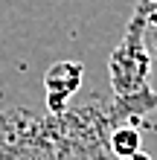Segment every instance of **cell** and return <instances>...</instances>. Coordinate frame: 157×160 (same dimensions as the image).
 <instances>
[{
    "mask_svg": "<svg viewBox=\"0 0 157 160\" xmlns=\"http://www.w3.org/2000/svg\"><path fill=\"white\" fill-rule=\"evenodd\" d=\"M145 23H149V6H137L119 47L108 58V73L114 84L116 99H128L137 93H149L151 79V55L145 50Z\"/></svg>",
    "mask_w": 157,
    "mask_h": 160,
    "instance_id": "1",
    "label": "cell"
},
{
    "mask_svg": "<svg viewBox=\"0 0 157 160\" xmlns=\"http://www.w3.org/2000/svg\"><path fill=\"white\" fill-rule=\"evenodd\" d=\"M85 67L79 61H58L52 64L44 76V88H47V108L52 114H61L67 108V99L79 90Z\"/></svg>",
    "mask_w": 157,
    "mask_h": 160,
    "instance_id": "2",
    "label": "cell"
},
{
    "mask_svg": "<svg viewBox=\"0 0 157 160\" xmlns=\"http://www.w3.org/2000/svg\"><path fill=\"white\" fill-rule=\"evenodd\" d=\"M110 148H114L116 157H128V154H134V152L143 148V137H140V131L134 125H119L114 134H110Z\"/></svg>",
    "mask_w": 157,
    "mask_h": 160,
    "instance_id": "3",
    "label": "cell"
},
{
    "mask_svg": "<svg viewBox=\"0 0 157 160\" xmlns=\"http://www.w3.org/2000/svg\"><path fill=\"white\" fill-rule=\"evenodd\" d=\"M119 160H154V157H151V154H145L143 148H140V152H134V154H128V157H119Z\"/></svg>",
    "mask_w": 157,
    "mask_h": 160,
    "instance_id": "4",
    "label": "cell"
},
{
    "mask_svg": "<svg viewBox=\"0 0 157 160\" xmlns=\"http://www.w3.org/2000/svg\"><path fill=\"white\" fill-rule=\"evenodd\" d=\"M145 3H151V6H157V0H145Z\"/></svg>",
    "mask_w": 157,
    "mask_h": 160,
    "instance_id": "5",
    "label": "cell"
}]
</instances>
